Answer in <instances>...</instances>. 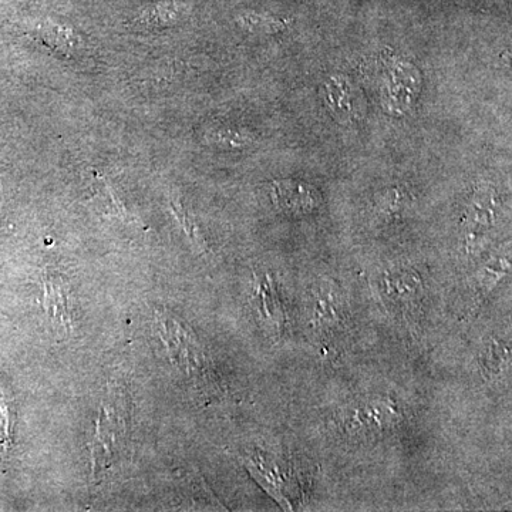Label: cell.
Masks as SVG:
<instances>
[{"label":"cell","mask_w":512,"mask_h":512,"mask_svg":"<svg viewBox=\"0 0 512 512\" xmlns=\"http://www.w3.org/2000/svg\"><path fill=\"white\" fill-rule=\"evenodd\" d=\"M402 419L403 412L393 399L375 397L348 404L339 413L338 427L350 440L370 441L392 433Z\"/></svg>","instance_id":"6da1fadb"},{"label":"cell","mask_w":512,"mask_h":512,"mask_svg":"<svg viewBox=\"0 0 512 512\" xmlns=\"http://www.w3.org/2000/svg\"><path fill=\"white\" fill-rule=\"evenodd\" d=\"M271 200L282 214L305 217L319 207V191L311 184L296 180L275 181L271 185Z\"/></svg>","instance_id":"7a4b0ae2"},{"label":"cell","mask_w":512,"mask_h":512,"mask_svg":"<svg viewBox=\"0 0 512 512\" xmlns=\"http://www.w3.org/2000/svg\"><path fill=\"white\" fill-rule=\"evenodd\" d=\"M160 323L164 325V339L175 363L183 367L188 376L204 375L207 363H205V357L195 339L173 319H165L160 316Z\"/></svg>","instance_id":"3957f363"},{"label":"cell","mask_w":512,"mask_h":512,"mask_svg":"<svg viewBox=\"0 0 512 512\" xmlns=\"http://www.w3.org/2000/svg\"><path fill=\"white\" fill-rule=\"evenodd\" d=\"M126 429L116 407L104 406L97 424L96 444H94L93 460L96 463V470L99 467H110L116 457L119 456L123 446Z\"/></svg>","instance_id":"277c9868"},{"label":"cell","mask_w":512,"mask_h":512,"mask_svg":"<svg viewBox=\"0 0 512 512\" xmlns=\"http://www.w3.org/2000/svg\"><path fill=\"white\" fill-rule=\"evenodd\" d=\"M254 303L259 318L266 328L276 335H282L286 326V311L278 282L269 274L255 278Z\"/></svg>","instance_id":"5b68a950"},{"label":"cell","mask_w":512,"mask_h":512,"mask_svg":"<svg viewBox=\"0 0 512 512\" xmlns=\"http://www.w3.org/2000/svg\"><path fill=\"white\" fill-rule=\"evenodd\" d=\"M495 220H497L495 195L484 191L474 195V200L468 205L463 222L468 247H476L478 241L483 239L485 232L493 228Z\"/></svg>","instance_id":"8992f818"},{"label":"cell","mask_w":512,"mask_h":512,"mask_svg":"<svg viewBox=\"0 0 512 512\" xmlns=\"http://www.w3.org/2000/svg\"><path fill=\"white\" fill-rule=\"evenodd\" d=\"M244 463L247 464V468L251 471L252 476L264 485L265 490L272 497H275L278 503L289 508L291 504L286 500V497H288L286 495V485H288L289 480L286 477L285 468H282L275 458L258 453L244 457Z\"/></svg>","instance_id":"52a82bcc"},{"label":"cell","mask_w":512,"mask_h":512,"mask_svg":"<svg viewBox=\"0 0 512 512\" xmlns=\"http://www.w3.org/2000/svg\"><path fill=\"white\" fill-rule=\"evenodd\" d=\"M312 323L322 332H333L343 323V306L332 288H315L311 293Z\"/></svg>","instance_id":"ba28073f"},{"label":"cell","mask_w":512,"mask_h":512,"mask_svg":"<svg viewBox=\"0 0 512 512\" xmlns=\"http://www.w3.org/2000/svg\"><path fill=\"white\" fill-rule=\"evenodd\" d=\"M421 288L423 282L420 275L409 269L390 272L382 281L384 296L400 308L412 306L420 298Z\"/></svg>","instance_id":"9c48e42d"},{"label":"cell","mask_w":512,"mask_h":512,"mask_svg":"<svg viewBox=\"0 0 512 512\" xmlns=\"http://www.w3.org/2000/svg\"><path fill=\"white\" fill-rule=\"evenodd\" d=\"M323 101L339 123L348 124L353 119L352 86L345 76H332L323 84Z\"/></svg>","instance_id":"30bf717a"},{"label":"cell","mask_w":512,"mask_h":512,"mask_svg":"<svg viewBox=\"0 0 512 512\" xmlns=\"http://www.w3.org/2000/svg\"><path fill=\"white\" fill-rule=\"evenodd\" d=\"M508 359H510V345L503 340H493L481 350L478 363L483 375L487 379H493L503 372Z\"/></svg>","instance_id":"8fae6325"},{"label":"cell","mask_w":512,"mask_h":512,"mask_svg":"<svg viewBox=\"0 0 512 512\" xmlns=\"http://www.w3.org/2000/svg\"><path fill=\"white\" fill-rule=\"evenodd\" d=\"M46 306L50 318L55 320L57 325H70L69 303H67L66 292L62 284L56 279H49L46 282Z\"/></svg>","instance_id":"7c38bea8"},{"label":"cell","mask_w":512,"mask_h":512,"mask_svg":"<svg viewBox=\"0 0 512 512\" xmlns=\"http://www.w3.org/2000/svg\"><path fill=\"white\" fill-rule=\"evenodd\" d=\"M404 204H406V195L403 192L392 190L384 195L383 200H380L379 208L384 214L396 215L397 212L403 210Z\"/></svg>","instance_id":"4fadbf2b"}]
</instances>
